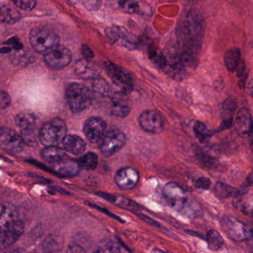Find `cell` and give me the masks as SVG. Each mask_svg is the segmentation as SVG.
I'll list each match as a JSON object with an SVG mask.
<instances>
[{
    "label": "cell",
    "instance_id": "obj_1",
    "mask_svg": "<svg viewBox=\"0 0 253 253\" xmlns=\"http://www.w3.org/2000/svg\"><path fill=\"white\" fill-rule=\"evenodd\" d=\"M205 33V20L201 13L191 10L179 20L176 27L177 53L185 66L198 63Z\"/></svg>",
    "mask_w": 253,
    "mask_h": 253
},
{
    "label": "cell",
    "instance_id": "obj_2",
    "mask_svg": "<svg viewBox=\"0 0 253 253\" xmlns=\"http://www.w3.org/2000/svg\"><path fill=\"white\" fill-rule=\"evenodd\" d=\"M66 95L69 109L74 113H79L88 109L94 97L88 86L78 83H73L68 86Z\"/></svg>",
    "mask_w": 253,
    "mask_h": 253
},
{
    "label": "cell",
    "instance_id": "obj_3",
    "mask_svg": "<svg viewBox=\"0 0 253 253\" xmlns=\"http://www.w3.org/2000/svg\"><path fill=\"white\" fill-rule=\"evenodd\" d=\"M67 135L66 123L60 118H54L45 123L40 130L38 137L45 146H58Z\"/></svg>",
    "mask_w": 253,
    "mask_h": 253
},
{
    "label": "cell",
    "instance_id": "obj_4",
    "mask_svg": "<svg viewBox=\"0 0 253 253\" xmlns=\"http://www.w3.org/2000/svg\"><path fill=\"white\" fill-rule=\"evenodd\" d=\"M59 42L58 35L48 26H36L31 32L30 43L37 52L45 53Z\"/></svg>",
    "mask_w": 253,
    "mask_h": 253
},
{
    "label": "cell",
    "instance_id": "obj_5",
    "mask_svg": "<svg viewBox=\"0 0 253 253\" xmlns=\"http://www.w3.org/2000/svg\"><path fill=\"white\" fill-rule=\"evenodd\" d=\"M104 68L108 76L121 91L128 94L132 92L134 88V77L127 69L111 61L106 62Z\"/></svg>",
    "mask_w": 253,
    "mask_h": 253
},
{
    "label": "cell",
    "instance_id": "obj_6",
    "mask_svg": "<svg viewBox=\"0 0 253 253\" xmlns=\"http://www.w3.org/2000/svg\"><path fill=\"white\" fill-rule=\"evenodd\" d=\"M105 35L112 43L132 51L137 48V39L135 35L122 26H113L105 30Z\"/></svg>",
    "mask_w": 253,
    "mask_h": 253
},
{
    "label": "cell",
    "instance_id": "obj_7",
    "mask_svg": "<svg viewBox=\"0 0 253 253\" xmlns=\"http://www.w3.org/2000/svg\"><path fill=\"white\" fill-rule=\"evenodd\" d=\"M220 226L225 234L233 241L241 242L252 238V231L248 226L231 216L222 217Z\"/></svg>",
    "mask_w": 253,
    "mask_h": 253
},
{
    "label": "cell",
    "instance_id": "obj_8",
    "mask_svg": "<svg viewBox=\"0 0 253 253\" xmlns=\"http://www.w3.org/2000/svg\"><path fill=\"white\" fill-rule=\"evenodd\" d=\"M127 137L122 131L112 129L105 134L100 141V151L104 157H110L121 150L126 143Z\"/></svg>",
    "mask_w": 253,
    "mask_h": 253
},
{
    "label": "cell",
    "instance_id": "obj_9",
    "mask_svg": "<svg viewBox=\"0 0 253 253\" xmlns=\"http://www.w3.org/2000/svg\"><path fill=\"white\" fill-rule=\"evenodd\" d=\"M72 60V54L70 50L60 44L48 50L44 55L45 64L54 70H60L67 67Z\"/></svg>",
    "mask_w": 253,
    "mask_h": 253
},
{
    "label": "cell",
    "instance_id": "obj_10",
    "mask_svg": "<svg viewBox=\"0 0 253 253\" xmlns=\"http://www.w3.org/2000/svg\"><path fill=\"white\" fill-rule=\"evenodd\" d=\"M38 121L36 115L32 112H21L16 117V125L21 131V136L25 143L31 145L36 142L35 131Z\"/></svg>",
    "mask_w": 253,
    "mask_h": 253
},
{
    "label": "cell",
    "instance_id": "obj_11",
    "mask_svg": "<svg viewBox=\"0 0 253 253\" xmlns=\"http://www.w3.org/2000/svg\"><path fill=\"white\" fill-rule=\"evenodd\" d=\"M164 52L165 54L166 62L162 70L168 76L175 81H182L184 80L187 75V71L177 53V49L176 51L168 50Z\"/></svg>",
    "mask_w": 253,
    "mask_h": 253
},
{
    "label": "cell",
    "instance_id": "obj_12",
    "mask_svg": "<svg viewBox=\"0 0 253 253\" xmlns=\"http://www.w3.org/2000/svg\"><path fill=\"white\" fill-rule=\"evenodd\" d=\"M24 230V223L18 219L0 228V250H5L14 244Z\"/></svg>",
    "mask_w": 253,
    "mask_h": 253
},
{
    "label": "cell",
    "instance_id": "obj_13",
    "mask_svg": "<svg viewBox=\"0 0 253 253\" xmlns=\"http://www.w3.org/2000/svg\"><path fill=\"white\" fill-rule=\"evenodd\" d=\"M163 194L169 205L177 211L183 210L187 203L186 192L174 182H169L165 185Z\"/></svg>",
    "mask_w": 253,
    "mask_h": 253
},
{
    "label": "cell",
    "instance_id": "obj_14",
    "mask_svg": "<svg viewBox=\"0 0 253 253\" xmlns=\"http://www.w3.org/2000/svg\"><path fill=\"white\" fill-rule=\"evenodd\" d=\"M25 142L21 134L9 128H0V148L7 152L20 153L23 150Z\"/></svg>",
    "mask_w": 253,
    "mask_h": 253
},
{
    "label": "cell",
    "instance_id": "obj_15",
    "mask_svg": "<svg viewBox=\"0 0 253 253\" xmlns=\"http://www.w3.org/2000/svg\"><path fill=\"white\" fill-rule=\"evenodd\" d=\"M139 125L142 129L151 134H159L164 128V119L162 115L154 110H146L140 114Z\"/></svg>",
    "mask_w": 253,
    "mask_h": 253
},
{
    "label": "cell",
    "instance_id": "obj_16",
    "mask_svg": "<svg viewBox=\"0 0 253 253\" xmlns=\"http://www.w3.org/2000/svg\"><path fill=\"white\" fill-rule=\"evenodd\" d=\"M112 8L120 10L126 14L152 15L151 6L144 2H137L136 0H109Z\"/></svg>",
    "mask_w": 253,
    "mask_h": 253
},
{
    "label": "cell",
    "instance_id": "obj_17",
    "mask_svg": "<svg viewBox=\"0 0 253 253\" xmlns=\"http://www.w3.org/2000/svg\"><path fill=\"white\" fill-rule=\"evenodd\" d=\"M132 108V103L126 93L117 91L111 95L110 110L113 116L125 118L129 115Z\"/></svg>",
    "mask_w": 253,
    "mask_h": 253
},
{
    "label": "cell",
    "instance_id": "obj_18",
    "mask_svg": "<svg viewBox=\"0 0 253 253\" xmlns=\"http://www.w3.org/2000/svg\"><path fill=\"white\" fill-rule=\"evenodd\" d=\"M107 125L101 118L92 117L88 118L84 126V132L87 140L91 143H97L101 141L106 133Z\"/></svg>",
    "mask_w": 253,
    "mask_h": 253
},
{
    "label": "cell",
    "instance_id": "obj_19",
    "mask_svg": "<svg viewBox=\"0 0 253 253\" xmlns=\"http://www.w3.org/2000/svg\"><path fill=\"white\" fill-rule=\"evenodd\" d=\"M140 180V174L132 167H124L116 172L115 181L117 186L124 190H131L135 187Z\"/></svg>",
    "mask_w": 253,
    "mask_h": 253
},
{
    "label": "cell",
    "instance_id": "obj_20",
    "mask_svg": "<svg viewBox=\"0 0 253 253\" xmlns=\"http://www.w3.org/2000/svg\"><path fill=\"white\" fill-rule=\"evenodd\" d=\"M235 129L241 137H247L252 134L253 120L248 109H241L235 118Z\"/></svg>",
    "mask_w": 253,
    "mask_h": 253
},
{
    "label": "cell",
    "instance_id": "obj_21",
    "mask_svg": "<svg viewBox=\"0 0 253 253\" xmlns=\"http://www.w3.org/2000/svg\"><path fill=\"white\" fill-rule=\"evenodd\" d=\"M52 169L57 174L66 177L78 175L81 170L78 161L67 158V157L52 164Z\"/></svg>",
    "mask_w": 253,
    "mask_h": 253
},
{
    "label": "cell",
    "instance_id": "obj_22",
    "mask_svg": "<svg viewBox=\"0 0 253 253\" xmlns=\"http://www.w3.org/2000/svg\"><path fill=\"white\" fill-rule=\"evenodd\" d=\"M62 143L65 150L75 155H81L86 149V143L85 140L75 134L66 135Z\"/></svg>",
    "mask_w": 253,
    "mask_h": 253
},
{
    "label": "cell",
    "instance_id": "obj_23",
    "mask_svg": "<svg viewBox=\"0 0 253 253\" xmlns=\"http://www.w3.org/2000/svg\"><path fill=\"white\" fill-rule=\"evenodd\" d=\"M75 72L80 78L90 81L100 76V72L97 68L89 60H82L75 65Z\"/></svg>",
    "mask_w": 253,
    "mask_h": 253
},
{
    "label": "cell",
    "instance_id": "obj_24",
    "mask_svg": "<svg viewBox=\"0 0 253 253\" xmlns=\"http://www.w3.org/2000/svg\"><path fill=\"white\" fill-rule=\"evenodd\" d=\"M21 14L10 4L0 2V21L6 24L13 25L18 23Z\"/></svg>",
    "mask_w": 253,
    "mask_h": 253
},
{
    "label": "cell",
    "instance_id": "obj_25",
    "mask_svg": "<svg viewBox=\"0 0 253 253\" xmlns=\"http://www.w3.org/2000/svg\"><path fill=\"white\" fill-rule=\"evenodd\" d=\"M18 210L14 204L10 203L0 204V228L17 220Z\"/></svg>",
    "mask_w": 253,
    "mask_h": 253
},
{
    "label": "cell",
    "instance_id": "obj_26",
    "mask_svg": "<svg viewBox=\"0 0 253 253\" xmlns=\"http://www.w3.org/2000/svg\"><path fill=\"white\" fill-rule=\"evenodd\" d=\"M41 155L45 162L51 164L67 157L64 149L58 147L57 146H45L41 151Z\"/></svg>",
    "mask_w": 253,
    "mask_h": 253
},
{
    "label": "cell",
    "instance_id": "obj_27",
    "mask_svg": "<svg viewBox=\"0 0 253 253\" xmlns=\"http://www.w3.org/2000/svg\"><path fill=\"white\" fill-rule=\"evenodd\" d=\"M223 60L227 70L231 72H235L241 63V50L238 48H232L228 50L225 53Z\"/></svg>",
    "mask_w": 253,
    "mask_h": 253
},
{
    "label": "cell",
    "instance_id": "obj_28",
    "mask_svg": "<svg viewBox=\"0 0 253 253\" xmlns=\"http://www.w3.org/2000/svg\"><path fill=\"white\" fill-rule=\"evenodd\" d=\"M89 81L91 82V85L88 88L91 89L93 94H96L102 97H107L109 96L110 86L106 80L99 76L94 79L90 80Z\"/></svg>",
    "mask_w": 253,
    "mask_h": 253
},
{
    "label": "cell",
    "instance_id": "obj_29",
    "mask_svg": "<svg viewBox=\"0 0 253 253\" xmlns=\"http://www.w3.org/2000/svg\"><path fill=\"white\" fill-rule=\"evenodd\" d=\"M128 250H125L122 246L120 245L116 241L110 239H105L100 241L97 244L95 252L97 253H124L128 252Z\"/></svg>",
    "mask_w": 253,
    "mask_h": 253
},
{
    "label": "cell",
    "instance_id": "obj_30",
    "mask_svg": "<svg viewBox=\"0 0 253 253\" xmlns=\"http://www.w3.org/2000/svg\"><path fill=\"white\" fill-rule=\"evenodd\" d=\"M78 162L81 169L86 171H92L98 166V157L94 152H88L81 157Z\"/></svg>",
    "mask_w": 253,
    "mask_h": 253
},
{
    "label": "cell",
    "instance_id": "obj_31",
    "mask_svg": "<svg viewBox=\"0 0 253 253\" xmlns=\"http://www.w3.org/2000/svg\"><path fill=\"white\" fill-rule=\"evenodd\" d=\"M207 244L211 251H217L224 244L221 235L215 229H210L207 235Z\"/></svg>",
    "mask_w": 253,
    "mask_h": 253
},
{
    "label": "cell",
    "instance_id": "obj_32",
    "mask_svg": "<svg viewBox=\"0 0 253 253\" xmlns=\"http://www.w3.org/2000/svg\"><path fill=\"white\" fill-rule=\"evenodd\" d=\"M214 192L218 198L225 199L230 197L236 196L237 189H234L233 187L226 183L218 182L214 186Z\"/></svg>",
    "mask_w": 253,
    "mask_h": 253
},
{
    "label": "cell",
    "instance_id": "obj_33",
    "mask_svg": "<svg viewBox=\"0 0 253 253\" xmlns=\"http://www.w3.org/2000/svg\"><path fill=\"white\" fill-rule=\"evenodd\" d=\"M194 132L201 143H205L212 135L211 131L207 128V126L204 123L199 121L195 123L194 126Z\"/></svg>",
    "mask_w": 253,
    "mask_h": 253
},
{
    "label": "cell",
    "instance_id": "obj_34",
    "mask_svg": "<svg viewBox=\"0 0 253 253\" xmlns=\"http://www.w3.org/2000/svg\"><path fill=\"white\" fill-rule=\"evenodd\" d=\"M97 195L105 198L106 201H110L115 204L123 206H132L135 204L131 200L127 199V198H123V197L116 196V195H110V194L103 193V192H98Z\"/></svg>",
    "mask_w": 253,
    "mask_h": 253
},
{
    "label": "cell",
    "instance_id": "obj_35",
    "mask_svg": "<svg viewBox=\"0 0 253 253\" xmlns=\"http://www.w3.org/2000/svg\"><path fill=\"white\" fill-rule=\"evenodd\" d=\"M11 1L16 6L24 11L33 10L37 5V0H11Z\"/></svg>",
    "mask_w": 253,
    "mask_h": 253
},
{
    "label": "cell",
    "instance_id": "obj_36",
    "mask_svg": "<svg viewBox=\"0 0 253 253\" xmlns=\"http://www.w3.org/2000/svg\"><path fill=\"white\" fill-rule=\"evenodd\" d=\"M84 6L88 11H96L101 6L102 0H83Z\"/></svg>",
    "mask_w": 253,
    "mask_h": 253
},
{
    "label": "cell",
    "instance_id": "obj_37",
    "mask_svg": "<svg viewBox=\"0 0 253 253\" xmlns=\"http://www.w3.org/2000/svg\"><path fill=\"white\" fill-rule=\"evenodd\" d=\"M194 185L198 189H208L211 185V180L207 177H200L198 180H195Z\"/></svg>",
    "mask_w": 253,
    "mask_h": 253
},
{
    "label": "cell",
    "instance_id": "obj_38",
    "mask_svg": "<svg viewBox=\"0 0 253 253\" xmlns=\"http://www.w3.org/2000/svg\"><path fill=\"white\" fill-rule=\"evenodd\" d=\"M11 103L9 94L5 91H0V109H6L11 105Z\"/></svg>",
    "mask_w": 253,
    "mask_h": 253
},
{
    "label": "cell",
    "instance_id": "obj_39",
    "mask_svg": "<svg viewBox=\"0 0 253 253\" xmlns=\"http://www.w3.org/2000/svg\"><path fill=\"white\" fill-rule=\"evenodd\" d=\"M81 52H82L83 56H84L85 60H90L94 58V52L91 51V48L88 45H83L81 47Z\"/></svg>",
    "mask_w": 253,
    "mask_h": 253
},
{
    "label": "cell",
    "instance_id": "obj_40",
    "mask_svg": "<svg viewBox=\"0 0 253 253\" xmlns=\"http://www.w3.org/2000/svg\"><path fill=\"white\" fill-rule=\"evenodd\" d=\"M6 45H11V46H9L10 48H13L16 50L21 49L23 48V45H22L21 42H20L19 40L15 38H11V40H9L8 42H6Z\"/></svg>",
    "mask_w": 253,
    "mask_h": 253
},
{
    "label": "cell",
    "instance_id": "obj_41",
    "mask_svg": "<svg viewBox=\"0 0 253 253\" xmlns=\"http://www.w3.org/2000/svg\"><path fill=\"white\" fill-rule=\"evenodd\" d=\"M87 204H88V205L91 206V207H94V208L97 209V210H100V211H102V212L106 213V214H107V215L110 216L111 217H112V218L116 219V220H119V221L121 222H124V220H122V219L119 218V217H118V216L115 215V214H112V213L109 212L108 210H104V209L100 208V207H98V206L95 205V204H91V203H87Z\"/></svg>",
    "mask_w": 253,
    "mask_h": 253
},
{
    "label": "cell",
    "instance_id": "obj_42",
    "mask_svg": "<svg viewBox=\"0 0 253 253\" xmlns=\"http://www.w3.org/2000/svg\"><path fill=\"white\" fill-rule=\"evenodd\" d=\"M139 217H140V218L143 219V220H145V221L147 222V223H150V224H153L154 226H161L159 224H158L157 222H155V220H152V219L149 218V217H146V216L143 215V214H138Z\"/></svg>",
    "mask_w": 253,
    "mask_h": 253
},
{
    "label": "cell",
    "instance_id": "obj_43",
    "mask_svg": "<svg viewBox=\"0 0 253 253\" xmlns=\"http://www.w3.org/2000/svg\"><path fill=\"white\" fill-rule=\"evenodd\" d=\"M68 252H71V253H81V252H84V250L79 246L75 245L69 247Z\"/></svg>",
    "mask_w": 253,
    "mask_h": 253
},
{
    "label": "cell",
    "instance_id": "obj_44",
    "mask_svg": "<svg viewBox=\"0 0 253 253\" xmlns=\"http://www.w3.org/2000/svg\"><path fill=\"white\" fill-rule=\"evenodd\" d=\"M153 252H164L163 250H154Z\"/></svg>",
    "mask_w": 253,
    "mask_h": 253
}]
</instances>
